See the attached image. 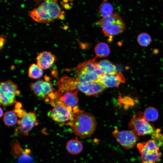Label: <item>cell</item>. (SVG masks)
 I'll list each match as a JSON object with an SVG mask.
<instances>
[{"instance_id":"7c38bea8","label":"cell","mask_w":163,"mask_h":163,"mask_svg":"<svg viewBox=\"0 0 163 163\" xmlns=\"http://www.w3.org/2000/svg\"><path fill=\"white\" fill-rule=\"evenodd\" d=\"M74 87L75 89L82 92L88 96L96 95L102 92L106 88L101 84L96 82L84 83L79 82L75 79Z\"/></svg>"},{"instance_id":"7a4b0ae2","label":"cell","mask_w":163,"mask_h":163,"mask_svg":"<svg viewBox=\"0 0 163 163\" xmlns=\"http://www.w3.org/2000/svg\"><path fill=\"white\" fill-rule=\"evenodd\" d=\"M95 57L79 63L75 68L74 73L76 79L82 83L96 82L103 73L100 69Z\"/></svg>"},{"instance_id":"603a6c76","label":"cell","mask_w":163,"mask_h":163,"mask_svg":"<svg viewBox=\"0 0 163 163\" xmlns=\"http://www.w3.org/2000/svg\"><path fill=\"white\" fill-rule=\"evenodd\" d=\"M158 112L155 107H149L143 113L144 118L148 122H153L157 120L158 117Z\"/></svg>"},{"instance_id":"d6986e66","label":"cell","mask_w":163,"mask_h":163,"mask_svg":"<svg viewBox=\"0 0 163 163\" xmlns=\"http://www.w3.org/2000/svg\"><path fill=\"white\" fill-rule=\"evenodd\" d=\"M98 64L103 74H115L117 73L115 65L108 60H101L98 62Z\"/></svg>"},{"instance_id":"52a82bcc","label":"cell","mask_w":163,"mask_h":163,"mask_svg":"<svg viewBox=\"0 0 163 163\" xmlns=\"http://www.w3.org/2000/svg\"><path fill=\"white\" fill-rule=\"evenodd\" d=\"M17 85L10 80L1 82L0 87V103L4 106L14 104L16 96L20 94Z\"/></svg>"},{"instance_id":"5b68a950","label":"cell","mask_w":163,"mask_h":163,"mask_svg":"<svg viewBox=\"0 0 163 163\" xmlns=\"http://www.w3.org/2000/svg\"><path fill=\"white\" fill-rule=\"evenodd\" d=\"M128 126L137 136L151 135L153 136L156 132L154 126L144 118L143 113L141 112H138L133 116Z\"/></svg>"},{"instance_id":"cb8c5ba5","label":"cell","mask_w":163,"mask_h":163,"mask_svg":"<svg viewBox=\"0 0 163 163\" xmlns=\"http://www.w3.org/2000/svg\"><path fill=\"white\" fill-rule=\"evenodd\" d=\"M43 74V69L37 64L33 63L30 66L28 71V75L30 78L38 79L42 77Z\"/></svg>"},{"instance_id":"8fae6325","label":"cell","mask_w":163,"mask_h":163,"mask_svg":"<svg viewBox=\"0 0 163 163\" xmlns=\"http://www.w3.org/2000/svg\"><path fill=\"white\" fill-rule=\"evenodd\" d=\"M18 124L19 126L16 129L15 132L28 135L34 126L38 124L35 112H25L22 117L19 120Z\"/></svg>"},{"instance_id":"6da1fadb","label":"cell","mask_w":163,"mask_h":163,"mask_svg":"<svg viewBox=\"0 0 163 163\" xmlns=\"http://www.w3.org/2000/svg\"><path fill=\"white\" fill-rule=\"evenodd\" d=\"M68 125L75 135L85 139L91 137L93 134L96 128L97 122L92 114L80 110L74 114Z\"/></svg>"},{"instance_id":"484cf974","label":"cell","mask_w":163,"mask_h":163,"mask_svg":"<svg viewBox=\"0 0 163 163\" xmlns=\"http://www.w3.org/2000/svg\"><path fill=\"white\" fill-rule=\"evenodd\" d=\"M120 101L122 104L124 105L126 108L133 106L135 104V101L133 99L128 96L120 97Z\"/></svg>"},{"instance_id":"9c48e42d","label":"cell","mask_w":163,"mask_h":163,"mask_svg":"<svg viewBox=\"0 0 163 163\" xmlns=\"http://www.w3.org/2000/svg\"><path fill=\"white\" fill-rule=\"evenodd\" d=\"M32 91L40 98L50 97L54 99V93L51 83L48 80L40 79L30 84Z\"/></svg>"},{"instance_id":"9a60e30c","label":"cell","mask_w":163,"mask_h":163,"mask_svg":"<svg viewBox=\"0 0 163 163\" xmlns=\"http://www.w3.org/2000/svg\"><path fill=\"white\" fill-rule=\"evenodd\" d=\"M39 6L46 11L53 20L57 18L62 19L64 18L63 12L56 0L44 1Z\"/></svg>"},{"instance_id":"8992f818","label":"cell","mask_w":163,"mask_h":163,"mask_svg":"<svg viewBox=\"0 0 163 163\" xmlns=\"http://www.w3.org/2000/svg\"><path fill=\"white\" fill-rule=\"evenodd\" d=\"M78 91L76 89L58 88L54 93V99L57 103L69 108L74 114L80 110L78 108Z\"/></svg>"},{"instance_id":"d4e9b609","label":"cell","mask_w":163,"mask_h":163,"mask_svg":"<svg viewBox=\"0 0 163 163\" xmlns=\"http://www.w3.org/2000/svg\"><path fill=\"white\" fill-rule=\"evenodd\" d=\"M137 41L138 43L142 47H147L150 44L152 39L150 35L145 32L139 34L137 36Z\"/></svg>"},{"instance_id":"ffe728a7","label":"cell","mask_w":163,"mask_h":163,"mask_svg":"<svg viewBox=\"0 0 163 163\" xmlns=\"http://www.w3.org/2000/svg\"><path fill=\"white\" fill-rule=\"evenodd\" d=\"M94 50L96 58L106 57L109 55L110 53L109 46L104 42L97 43L94 47Z\"/></svg>"},{"instance_id":"7402d4cb","label":"cell","mask_w":163,"mask_h":163,"mask_svg":"<svg viewBox=\"0 0 163 163\" xmlns=\"http://www.w3.org/2000/svg\"><path fill=\"white\" fill-rule=\"evenodd\" d=\"M18 117L14 111L6 112L4 114L3 120L5 124L8 126H13L18 123Z\"/></svg>"},{"instance_id":"277c9868","label":"cell","mask_w":163,"mask_h":163,"mask_svg":"<svg viewBox=\"0 0 163 163\" xmlns=\"http://www.w3.org/2000/svg\"><path fill=\"white\" fill-rule=\"evenodd\" d=\"M137 147L141 155L142 163H156L161 159L159 147L155 139L139 143Z\"/></svg>"},{"instance_id":"44dd1931","label":"cell","mask_w":163,"mask_h":163,"mask_svg":"<svg viewBox=\"0 0 163 163\" xmlns=\"http://www.w3.org/2000/svg\"><path fill=\"white\" fill-rule=\"evenodd\" d=\"M113 11L112 5L107 1H104L99 7V12L102 18L112 15L114 13Z\"/></svg>"},{"instance_id":"30bf717a","label":"cell","mask_w":163,"mask_h":163,"mask_svg":"<svg viewBox=\"0 0 163 163\" xmlns=\"http://www.w3.org/2000/svg\"><path fill=\"white\" fill-rule=\"evenodd\" d=\"M73 114L71 109L57 103L50 111L49 116L53 120L57 122L68 125L72 119Z\"/></svg>"},{"instance_id":"2e32d148","label":"cell","mask_w":163,"mask_h":163,"mask_svg":"<svg viewBox=\"0 0 163 163\" xmlns=\"http://www.w3.org/2000/svg\"><path fill=\"white\" fill-rule=\"evenodd\" d=\"M55 59V56L51 52L43 51L37 57V64L43 69H47L52 66Z\"/></svg>"},{"instance_id":"3957f363","label":"cell","mask_w":163,"mask_h":163,"mask_svg":"<svg viewBox=\"0 0 163 163\" xmlns=\"http://www.w3.org/2000/svg\"><path fill=\"white\" fill-rule=\"evenodd\" d=\"M97 23L103 33L109 38L122 33L125 29V24L117 12L110 16L102 18Z\"/></svg>"},{"instance_id":"ba28073f","label":"cell","mask_w":163,"mask_h":163,"mask_svg":"<svg viewBox=\"0 0 163 163\" xmlns=\"http://www.w3.org/2000/svg\"><path fill=\"white\" fill-rule=\"evenodd\" d=\"M112 134L116 141L126 149L133 148L139 139L137 136L130 130L120 131L116 128Z\"/></svg>"},{"instance_id":"5bb4252c","label":"cell","mask_w":163,"mask_h":163,"mask_svg":"<svg viewBox=\"0 0 163 163\" xmlns=\"http://www.w3.org/2000/svg\"><path fill=\"white\" fill-rule=\"evenodd\" d=\"M29 150L24 151L18 141L15 140L11 145V152L12 155L17 159L18 163H33V158L30 155Z\"/></svg>"},{"instance_id":"e0dca14e","label":"cell","mask_w":163,"mask_h":163,"mask_svg":"<svg viewBox=\"0 0 163 163\" xmlns=\"http://www.w3.org/2000/svg\"><path fill=\"white\" fill-rule=\"evenodd\" d=\"M28 13L30 16L37 22L46 23L53 21L46 11L39 6Z\"/></svg>"},{"instance_id":"4316f807","label":"cell","mask_w":163,"mask_h":163,"mask_svg":"<svg viewBox=\"0 0 163 163\" xmlns=\"http://www.w3.org/2000/svg\"><path fill=\"white\" fill-rule=\"evenodd\" d=\"M5 41V39L3 37L1 36L0 38V49H1L3 47V45L4 44Z\"/></svg>"},{"instance_id":"4fadbf2b","label":"cell","mask_w":163,"mask_h":163,"mask_svg":"<svg viewBox=\"0 0 163 163\" xmlns=\"http://www.w3.org/2000/svg\"><path fill=\"white\" fill-rule=\"evenodd\" d=\"M96 82L106 88L118 87L121 83L125 82V79L121 73L115 74H102Z\"/></svg>"},{"instance_id":"83f0119b","label":"cell","mask_w":163,"mask_h":163,"mask_svg":"<svg viewBox=\"0 0 163 163\" xmlns=\"http://www.w3.org/2000/svg\"><path fill=\"white\" fill-rule=\"evenodd\" d=\"M0 117H1L2 116L3 113V110L1 108H0Z\"/></svg>"},{"instance_id":"ac0fdd59","label":"cell","mask_w":163,"mask_h":163,"mask_svg":"<svg viewBox=\"0 0 163 163\" xmlns=\"http://www.w3.org/2000/svg\"><path fill=\"white\" fill-rule=\"evenodd\" d=\"M66 148L67 152L70 154L76 155L82 152L83 145L76 137L75 139H70L67 142Z\"/></svg>"}]
</instances>
